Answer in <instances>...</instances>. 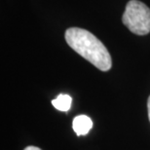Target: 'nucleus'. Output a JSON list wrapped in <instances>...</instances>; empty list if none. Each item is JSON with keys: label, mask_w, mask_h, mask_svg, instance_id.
Returning a JSON list of instances; mask_svg holds the SVG:
<instances>
[{"label": "nucleus", "mask_w": 150, "mask_h": 150, "mask_svg": "<svg viewBox=\"0 0 150 150\" xmlns=\"http://www.w3.org/2000/svg\"><path fill=\"white\" fill-rule=\"evenodd\" d=\"M25 150H41V149L38 147H35V146H28L26 148H25Z\"/></svg>", "instance_id": "nucleus-5"}, {"label": "nucleus", "mask_w": 150, "mask_h": 150, "mask_svg": "<svg viewBox=\"0 0 150 150\" xmlns=\"http://www.w3.org/2000/svg\"><path fill=\"white\" fill-rule=\"evenodd\" d=\"M122 21L137 35H145L150 32V9L139 0L128 2Z\"/></svg>", "instance_id": "nucleus-2"}, {"label": "nucleus", "mask_w": 150, "mask_h": 150, "mask_svg": "<svg viewBox=\"0 0 150 150\" xmlns=\"http://www.w3.org/2000/svg\"><path fill=\"white\" fill-rule=\"evenodd\" d=\"M65 40L76 53L101 71L111 68L112 59L100 39L86 29L70 28L65 31Z\"/></svg>", "instance_id": "nucleus-1"}, {"label": "nucleus", "mask_w": 150, "mask_h": 150, "mask_svg": "<svg viewBox=\"0 0 150 150\" xmlns=\"http://www.w3.org/2000/svg\"><path fill=\"white\" fill-rule=\"evenodd\" d=\"M71 103H72V98L70 96L65 94L59 95L55 100H52L53 106L59 111H68L71 107Z\"/></svg>", "instance_id": "nucleus-4"}, {"label": "nucleus", "mask_w": 150, "mask_h": 150, "mask_svg": "<svg viewBox=\"0 0 150 150\" xmlns=\"http://www.w3.org/2000/svg\"><path fill=\"white\" fill-rule=\"evenodd\" d=\"M147 109H148V117H149V121H150V97L148 98V100H147Z\"/></svg>", "instance_id": "nucleus-6"}, {"label": "nucleus", "mask_w": 150, "mask_h": 150, "mask_svg": "<svg viewBox=\"0 0 150 150\" xmlns=\"http://www.w3.org/2000/svg\"><path fill=\"white\" fill-rule=\"evenodd\" d=\"M72 127L77 136H86L93 127V122L90 117L79 115L73 119Z\"/></svg>", "instance_id": "nucleus-3"}]
</instances>
